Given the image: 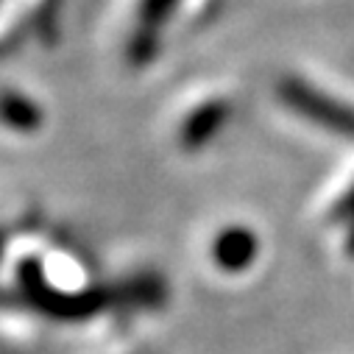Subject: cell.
<instances>
[{"instance_id":"obj_5","label":"cell","mask_w":354,"mask_h":354,"mask_svg":"<svg viewBox=\"0 0 354 354\" xmlns=\"http://www.w3.org/2000/svg\"><path fill=\"white\" fill-rule=\"evenodd\" d=\"M0 120L15 131H37L42 126V112L20 93H0Z\"/></svg>"},{"instance_id":"obj_4","label":"cell","mask_w":354,"mask_h":354,"mask_svg":"<svg viewBox=\"0 0 354 354\" xmlns=\"http://www.w3.org/2000/svg\"><path fill=\"white\" fill-rule=\"evenodd\" d=\"M254 254H257V237L254 232L243 229V226H232V229H223L212 245V257L215 262L221 265L223 271H243L254 262Z\"/></svg>"},{"instance_id":"obj_1","label":"cell","mask_w":354,"mask_h":354,"mask_svg":"<svg viewBox=\"0 0 354 354\" xmlns=\"http://www.w3.org/2000/svg\"><path fill=\"white\" fill-rule=\"evenodd\" d=\"M20 285H23L26 299L37 310L48 313L56 321H84V318L101 313L106 307V301H109L104 290L62 293V290L48 288V282L42 279V268H39L37 259H26L20 265Z\"/></svg>"},{"instance_id":"obj_6","label":"cell","mask_w":354,"mask_h":354,"mask_svg":"<svg viewBox=\"0 0 354 354\" xmlns=\"http://www.w3.org/2000/svg\"><path fill=\"white\" fill-rule=\"evenodd\" d=\"M156 53H159L156 28H148V26H145L140 34L131 37V45H129V62H131V64H148Z\"/></svg>"},{"instance_id":"obj_7","label":"cell","mask_w":354,"mask_h":354,"mask_svg":"<svg viewBox=\"0 0 354 354\" xmlns=\"http://www.w3.org/2000/svg\"><path fill=\"white\" fill-rule=\"evenodd\" d=\"M176 3H179V0H142V3H140L142 26L159 28V23H165L170 17V12L176 9Z\"/></svg>"},{"instance_id":"obj_3","label":"cell","mask_w":354,"mask_h":354,"mask_svg":"<svg viewBox=\"0 0 354 354\" xmlns=\"http://www.w3.org/2000/svg\"><path fill=\"white\" fill-rule=\"evenodd\" d=\"M229 104L223 101H209L204 106H198L182 126L179 131V142L187 148V151H198L201 145H207L218 131L221 126L229 120Z\"/></svg>"},{"instance_id":"obj_8","label":"cell","mask_w":354,"mask_h":354,"mask_svg":"<svg viewBox=\"0 0 354 354\" xmlns=\"http://www.w3.org/2000/svg\"><path fill=\"white\" fill-rule=\"evenodd\" d=\"M0 254H3V237H0Z\"/></svg>"},{"instance_id":"obj_2","label":"cell","mask_w":354,"mask_h":354,"mask_svg":"<svg viewBox=\"0 0 354 354\" xmlns=\"http://www.w3.org/2000/svg\"><path fill=\"white\" fill-rule=\"evenodd\" d=\"M279 93H282V98L288 101V106H293L296 112L307 115L310 120H318V123H324L326 129H335V131H340V134L354 137V109L335 104L332 98H326V95L310 90L307 84L293 81V78H288V81L279 86Z\"/></svg>"}]
</instances>
